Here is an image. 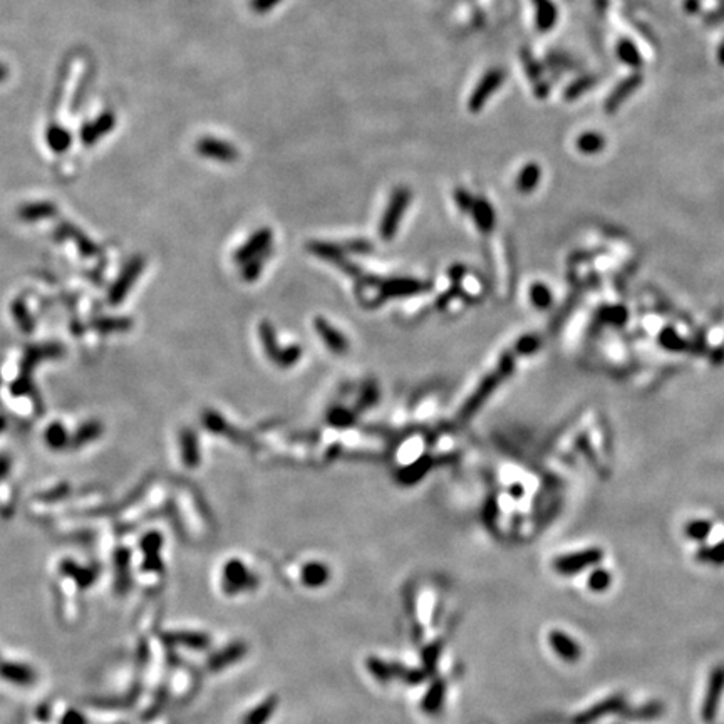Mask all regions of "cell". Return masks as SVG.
<instances>
[{"label":"cell","mask_w":724,"mask_h":724,"mask_svg":"<svg viewBox=\"0 0 724 724\" xmlns=\"http://www.w3.org/2000/svg\"><path fill=\"white\" fill-rule=\"evenodd\" d=\"M513 366H515L513 355H510V354L501 355V361H500V366H498V369L495 372H492V374H489V376L485 377L483 383L478 386V389H476L473 396H471L470 400H468L465 407H463V411H461L463 418H465V419L466 418H471V414H473L475 411L478 409V407L483 404L485 401L488 400L489 394L495 391L496 386L500 384L506 376L511 374V371H513Z\"/></svg>","instance_id":"6da1fadb"},{"label":"cell","mask_w":724,"mask_h":724,"mask_svg":"<svg viewBox=\"0 0 724 724\" xmlns=\"http://www.w3.org/2000/svg\"><path fill=\"white\" fill-rule=\"evenodd\" d=\"M411 198H413V193H411V190L407 188V186H397L393 192L379 225L381 237H383L384 240H391V238L396 235L402 216H404L407 206H409L411 203Z\"/></svg>","instance_id":"7a4b0ae2"},{"label":"cell","mask_w":724,"mask_h":724,"mask_svg":"<svg viewBox=\"0 0 724 724\" xmlns=\"http://www.w3.org/2000/svg\"><path fill=\"white\" fill-rule=\"evenodd\" d=\"M506 79V72L503 71L501 67H493L489 71L485 72V76L481 77L478 84L475 86L473 93L468 98V111L471 114H478L480 111H483L485 104L488 103V99L493 96V93L498 91L503 86V82Z\"/></svg>","instance_id":"3957f363"},{"label":"cell","mask_w":724,"mask_h":724,"mask_svg":"<svg viewBox=\"0 0 724 724\" xmlns=\"http://www.w3.org/2000/svg\"><path fill=\"white\" fill-rule=\"evenodd\" d=\"M724 692V666H718L711 671L708 687L704 692V701H702L701 714L706 723H711L718 714L719 702Z\"/></svg>","instance_id":"277c9868"},{"label":"cell","mask_w":724,"mask_h":724,"mask_svg":"<svg viewBox=\"0 0 724 724\" xmlns=\"http://www.w3.org/2000/svg\"><path fill=\"white\" fill-rule=\"evenodd\" d=\"M602 557L604 555H602L599 548H588L584 550V552L563 555V557L555 560V569L563 575L579 574V572L585 570L587 567L597 565L602 560Z\"/></svg>","instance_id":"5b68a950"},{"label":"cell","mask_w":724,"mask_h":724,"mask_svg":"<svg viewBox=\"0 0 724 724\" xmlns=\"http://www.w3.org/2000/svg\"><path fill=\"white\" fill-rule=\"evenodd\" d=\"M197 153L205 156V158L216 159L220 163H233L237 162L238 151L232 143L218 140V138H202L197 141Z\"/></svg>","instance_id":"8992f818"},{"label":"cell","mask_w":724,"mask_h":724,"mask_svg":"<svg viewBox=\"0 0 724 724\" xmlns=\"http://www.w3.org/2000/svg\"><path fill=\"white\" fill-rule=\"evenodd\" d=\"M143 267H145V260H143V257H134L131 262L124 267V270L121 272V275L118 277V280H116V284L112 285V289L110 292L111 303H114L116 305V303L124 301L126 294H128L129 289L133 287L134 280H136L143 272Z\"/></svg>","instance_id":"52a82bcc"},{"label":"cell","mask_w":724,"mask_h":724,"mask_svg":"<svg viewBox=\"0 0 724 724\" xmlns=\"http://www.w3.org/2000/svg\"><path fill=\"white\" fill-rule=\"evenodd\" d=\"M272 245V230L270 228H260L258 232H255L244 246L237 250L235 260L238 263H246L250 260L260 257V255H265L267 250L270 249Z\"/></svg>","instance_id":"ba28073f"},{"label":"cell","mask_w":724,"mask_h":724,"mask_svg":"<svg viewBox=\"0 0 724 724\" xmlns=\"http://www.w3.org/2000/svg\"><path fill=\"white\" fill-rule=\"evenodd\" d=\"M114 126L116 116L112 114L111 111L104 112V114L99 116L96 121H91V123H86L82 126L81 140L84 145H94V143H98L103 136H106Z\"/></svg>","instance_id":"9c48e42d"},{"label":"cell","mask_w":724,"mask_h":724,"mask_svg":"<svg viewBox=\"0 0 724 724\" xmlns=\"http://www.w3.org/2000/svg\"><path fill=\"white\" fill-rule=\"evenodd\" d=\"M315 329H317L320 339L327 344V348L331 349L332 353L344 354L345 350H348V341H345V337L342 336L336 327H332L327 320L320 317L315 319Z\"/></svg>","instance_id":"30bf717a"},{"label":"cell","mask_w":724,"mask_h":724,"mask_svg":"<svg viewBox=\"0 0 724 724\" xmlns=\"http://www.w3.org/2000/svg\"><path fill=\"white\" fill-rule=\"evenodd\" d=\"M471 216H473L476 227L481 233H489L495 227V210L487 198H475L473 206H471Z\"/></svg>","instance_id":"8fae6325"},{"label":"cell","mask_w":724,"mask_h":724,"mask_svg":"<svg viewBox=\"0 0 724 724\" xmlns=\"http://www.w3.org/2000/svg\"><path fill=\"white\" fill-rule=\"evenodd\" d=\"M550 643H552V647L555 652H557L558 656L563 659V661H569V662L579 661L580 647H579V644L572 639V637L555 631L550 634Z\"/></svg>","instance_id":"7c38bea8"},{"label":"cell","mask_w":724,"mask_h":724,"mask_svg":"<svg viewBox=\"0 0 724 724\" xmlns=\"http://www.w3.org/2000/svg\"><path fill=\"white\" fill-rule=\"evenodd\" d=\"M639 84H640V76H637V74L627 77V79H624L621 84H619L617 88L612 91V94H610V96L607 98L605 111L607 112H615V111H617L619 106H621V104L628 98V94H631L636 88H639Z\"/></svg>","instance_id":"4fadbf2b"},{"label":"cell","mask_w":724,"mask_h":724,"mask_svg":"<svg viewBox=\"0 0 724 724\" xmlns=\"http://www.w3.org/2000/svg\"><path fill=\"white\" fill-rule=\"evenodd\" d=\"M540 180H541L540 164L528 163V164H525L522 170H520L515 185H517V190L520 193L528 195V193L535 192L537 186H539V183H540Z\"/></svg>","instance_id":"5bb4252c"},{"label":"cell","mask_w":724,"mask_h":724,"mask_svg":"<svg viewBox=\"0 0 724 724\" xmlns=\"http://www.w3.org/2000/svg\"><path fill=\"white\" fill-rule=\"evenodd\" d=\"M535 7V22L541 32H547L557 22V7L553 6L552 0H532Z\"/></svg>","instance_id":"9a60e30c"},{"label":"cell","mask_w":724,"mask_h":724,"mask_svg":"<svg viewBox=\"0 0 724 724\" xmlns=\"http://www.w3.org/2000/svg\"><path fill=\"white\" fill-rule=\"evenodd\" d=\"M55 206L52 203L41 202V203H29L19 208V218L24 222H37V220H46L54 216Z\"/></svg>","instance_id":"2e32d148"},{"label":"cell","mask_w":724,"mask_h":724,"mask_svg":"<svg viewBox=\"0 0 724 724\" xmlns=\"http://www.w3.org/2000/svg\"><path fill=\"white\" fill-rule=\"evenodd\" d=\"M46 141L54 153H64L71 146V133L59 124H51L46 131Z\"/></svg>","instance_id":"e0dca14e"},{"label":"cell","mask_w":724,"mask_h":724,"mask_svg":"<svg viewBox=\"0 0 724 724\" xmlns=\"http://www.w3.org/2000/svg\"><path fill=\"white\" fill-rule=\"evenodd\" d=\"M575 146L584 154H597L605 148V138L597 131H585L577 138Z\"/></svg>","instance_id":"ac0fdd59"},{"label":"cell","mask_w":724,"mask_h":724,"mask_svg":"<svg viewBox=\"0 0 724 724\" xmlns=\"http://www.w3.org/2000/svg\"><path fill=\"white\" fill-rule=\"evenodd\" d=\"M181 456L186 466H197L200 463V451H198L197 436L193 431H183L181 435Z\"/></svg>","instance_id":"d6986e66"},{"label":"cell","mask_w":724,"mask_h":724,"mask_svg":"<svg viewBox=\"0 0 724 724\" xmlns=\"http://www.w3.org/2000/svg\"><path fill=\"white\" fill-rule=\"evenodd\" d=\"M696 560L704 563V565L723 567L724 565V541L701 547L696 553Z\"/></svg>","instance_id":"ffe728a7"},{"label":"cell","mask_w":724,"mask_h":724,"mask_svg":"<svg viewBox=\"0 0 724 724\" xmlns=\"http://www.w3.org/2000/svg\"><path fill=\"white\" fill-rule=\"evenodd\" d=\"M302 580L309 587H320L329 580V569L324 563L312 562L302 570Z\"/></svg>","instance_id":"44dd1931"},{"label":"cell","mask_w":724,"mask_h":724,"mask_svg":"<svg viewBox=\"0 0 724 724\" xmlns=\"http://www.w3.org/2000/svg\"><path fill=\"white\" fill-rule=\"evenodd\" d=\"M429 466H431V459L423 456L419 458L418 461L413 463L411 466H407L406 470H402L400 473V481L404 485H414L416 481L421 480L424 475L428 473Z\"/></svg>","instance_id":"7402d4cb"},{"label":"cell","mask_w":724,"mask_h":724,"mask_svg":"<svg viewBox=\"0 0 724 724\" xmlns=\"http://www.w3.org/2000/svg\"><path fill=\"white\" fill-rule=\"evenodd\" d=\"M624 706V701L621 699V697H612V699H607L605 702H600V704H597L595 708H593L591 713L584 714L582 718L579 719L580 723L582 724H587L591 721H595V719H599L602 716H607V714L610 713H615V711H619Z\"/></svg>","instance_id":"603a6c76"},{"label":"cell","mask_w":724,"mask_h":724,"mask_svg":"<svg viewBox=\"0 0 724 724\" xmlns=\"http://www.w3.org/2000/svg\"><path fill=\"white\" fill-rule=\"evenodd\" d=\"M428 285L418 280H394L386 284L384 292L389 296H411V294L424 290Z\"/></svg>","instance_id":"cb8c5ba5"},{"label":"cell","mask_w":724,"mask_h":724,"mask_svg":"<svg viewBox=\"0 0 724 724\" xmlns=\"http://www.w3.org/2000/svg\"><path fill=\"white\" fill-rule=\"evenodd\" d=\"M659 344L666 350H673V353H683L687 348L686 339L673 327H666L659 334Z\"/></svg>","instance_id":"d4e9b609"},{"label":"cell","mask_w":724,"mask_h":724,"mask_svg":"<svg viewBox=\"0 0 724 724\" xmlns=\"http://www.w3.org/2000/svg\"><path fill=\"white\" fill-rule=\"evenodd\" d=\"M711 530H713V523L709 520L696 518L687 522L686 527H684V533L689 540L692 541H704L709 537Z\"/></svg>","instance_id":"484cf974"},{"label":"cell","mask_w":724,"mask_h":724,"mask_svg":"<svg viewBox=\"0 0 724 724\" xmlns=\"http://www.w3.org/2000/svg\"><path fill=\"white\" fill-rule=\"evenodd\" d=\"M46 441H47V445L54 449L66 448V446L69 445V435H67L66 428H64L60 423L51 424L46 431Z\"/></svg>","instance_id":"4316f807"},{"label":"cell","mask_w":724,"mask_h":724,"mask_svg":"<svg viewBox=\"0 0 724 724\" xmlns=\"http://www.w3.org/2000/svg\"><path fill=\"white\" fill-rule=\"evenodd\" d=\"M260 337H262V344H263V349H265L267 355L272 359V361H275L277 354L280 353V349H279V344H277V336H275L274 327H272L268 322H263L262 325H260Z\"/></svg>","instance_id":"83f0119b"},{"label":"cell","mask_w":724,"mask_h":724,"mask_svg":"<svg viewBox=\"0 0 724 724\" xmlns=\"http://www.w3.org/2000/svg\"><path fill=\"white\" fill-rule=\"evenodd\" d=\"M101 433H103V426L99 423H96V421L86 423L84 426L79 428V431L76 433L74 437H72V443H74V446H82V445L88 443V441L96 440Z\"/></svg>","instance_id":"f1b7e54d"},{"label":"cell","mask_w":724,"mask_h":724,"mask_svg":"<svg viewBox=\"0 0 724 724\" xmlns=\"http://www.w3.org/2000/svg\"><path fill=\"white\" fill-rule=\"evenodd\" d=\"M530 298L533 305L539 307L540 310H545L552 303V292H550L547 285L533 284L530 289Z\"/></svg>","instance_id":"f546056e"},{"label":"cell","mask_w":724,"mask_h":724,"mask_svg":"<svg viewBox=\"0 0 724 724\" xmlns=\"http://www.w3.org/2000/svg\"><path fill=\"white\" fill-rule=\"evenodd\" d=\"M302 355V349L298 345H290L287 349H280V353L277 354L275 364L280 367H292L296 366Z\"/></svg>","instance_id":"4dcf8cb0"},{"label":"cell","mask_w":724,"mask_h":724,"mask_svg":"<svg viewBox=\"0 0 724 724\" xmlns=\"http://www.w3.org/2000/svg\"><path fill=\"white\" fill-rule=\"evenodd\" d=\"M612 584V577L607 570H595L592 572V575L588 577V587L592 588L593 592H604L609 588V585Z\"/></svg>","instance_id":"1f68e13d"},{"label":"cell","mask_w":724,"mask_h":724,"mask_svg":"<svg viewBox=\"0 0 724 724\" xmlns=\"http://www.w3.org/2000/svg\"><path fill=\"white\" fill-rule=\"evenodd\" d=\"M628 317L627 310L624 307H607L602 310V320L612 325H624Z\"/></svg>","instance_id":"d6a6232c"},{"label":"cell","mask_w":724,"mask_h":724,"mask_svg":"<svg viewBox=\"0 0 724 724\" xmlns=\"http://www.w3.org/2000/svg\"><path fill=\"white\" fill-rule=\"evenodd\" d=\"M617 49H619V55H621V59L624 60V62L631 64V66H639L640 58H639V52H637L634 44H631V42H627V41H622L621 44H619Z\"/></svg>","instance_id":"836d02e7"},{"label":"cell","mask_w":724,"mask_h":724,"mask_svg":"<svg viewBox=\"0 0 724 724\" xmlns=\"http://www.w3.org/2000/svg\"><path fill=\"white\" fill-rule=\"evenodd\" d=\"M265 258H267V254L265 255H260V257L244 263L245 268H244V272H242L244 279L249 280V282L257 279V277L260 275V272H262V267H263V262H265Z\"/></svg>","instance_id":"e575fe53"},{"label":"cell","mask_w":724,"mask_h":724,"mask_svg":"<svg viewBox=\"0 0 724 724\" xmlns=\"http://www.w3.org/2000/svg\"><path fill=\"white\" fill-rule=\"evenodd\" d=\"M593 81L592 77H585V79H580L574 82V84L569 86V89L565 91V99L567 101H574V99H577L579 96H582L584 91H587L588 88H592L593 86Z\"/></svg>","instance_id":"d590c367"},{"label":"cell","mask_w":724,"mask_h":724,"mask_svg":"<svg viewBox=\"0 0 724 724\" xmlns=\"http://www.w3.org/2000/svg\"><path fill=\"white\" fill-rule=\"evenodd\" d=\"M354 421V416L349 413V411L345 409H334L331 411V414H329V423L334 424V426L337 428H345L349 426L350 423Z\"/></svg>","instance_id":"8d00e7d4"},{"label":"cell","mask_w":724,"mask_h":724,"mask_svg":"<svg viewBox=\"0 0 724 724\" xmlns=\"http://www.w3.org/2000/svg\"><path fill=\"white\" fill-rule=\"evenodd\" d=\"M14 315H15L17 322H19L20 329H22V331H25V332L32 331V327H34L32 319H30L27 309H24V307L20 305V302H15L14 303Z\"/></svg>","instance_id":"74e56055"},{"label":"cell","mask_w":724,"mask_h":724,"mask_svg":"<svg viewBox=\"0 0 724 724\" xmlns=\"http://www.w3.org/2000/svg\"><path fill=\"white\" fill-rule=\"evenodd\" d=\"M454 203H456L458 208L461 211H470L471 206H473V203H475V198L471 197L466 190L456 188L454 190Z\"/></svg>","instance_id":"f35d334b"},{"label":"cell","mask_w":724,"mask_h":724,"mask_svg":"<svg viewBox=\"0 0 724 724\" xmlns=\"http://www.w3.org/2000/svg\"><path fill=\"white\" fill-rule=\"evenodd\" d=\"M443 695H445V687L440 684V686H436L431 692H428L426 702H424V708L431 711V713H435V709L440 708L441 697H443ZM429 711H428V713H429Z\"/></svg>","instance_id":"ab89813d"},{"label":"cell","mask_w":724,"mask_h":724,"mask_svg":"<svg viewBox=\"0 0 724 724\" xmlns=\"http://www.w3.org/2000/svg\"><path fill=\"white\" fill-rule=\"evenodd\" d=\"M539 345H540V342H539V339H537V337L525 336V337H522V339L518 341L517 353L525 354V355L532 354V353H535L537 349H539Z\"/></svg>","instance_id":"60d3db41"},{"label":"cell","mask_w":724,"mask_h":724,"mask_svg":"<svg viewBox=\"0 0 724 724\" xmlns=\"http://www.w3.org/2000/svg\"><path fill=\"white\" fill-rule=\"evenodd\" d=\"M282 0H251L250 7L251 11H255L257 14H265V12L272 11L275 6H279Z\"/></svg>","instance_id":"b9f144b4"},{"label":"cell","mask_w":724,"mask_h":724,"mask_svg":"<svg viewBox=\"0 0 724 724\" xmlns=\"http://www.w3.org/2000/svg\"><path fill=\"white\" fill-rule=\"evenodd\" d=\"M96 325H98V329H101L103 332H106V331L107 332H110V331H123V329L129 327L128 320H119V319L118 320L107 319V320H104V324L99 322Z\"/></svg>","instance_id":"7bdbcfd3"},{"label":"cell","mask_w":724,"mask_h":724,"mask_svg":"<svg viewBox=\"0 0 724 724\" xmlns=\"http://www.w3.org/2000/svg\"><path fill=\"white\" fill-rule=\"evenodd\" d=\"M7 76H8V69H7V66H6V64H0V82L6 81V79H7Z\"/></svg>","instance_id":"ee69618b"}]
</instances>
